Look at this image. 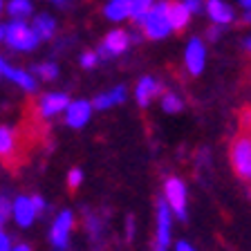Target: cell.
Here are the masks:
<instances>
[{"label": "cell", "mask_w": 251, "mask_h": 251, "mask_svg": "<svg viewBox=\"0 0 251 251\" xmlns=\"http://www.w3.org/2000/svg\"><path fill=\"white\" fill-rule=\"evenodd\" d=\"M5 78H9V81H14L18 88H23L25 92H36V78L31 76L29 72H25V70H14L7 65L5 68Z\"/></svg>", "instance_id": "obj_16"}, {"label": "cell", "mask_w": 251, "mask_h": 251, "mask_svg": "<svg viewBox=\"0 0 251 251\" xmlns=\"http://www.w3.org/2000/svg\"><path fill=\"white\" fill-rule=\"evenodd\" d=\"M162 83H157L152 76H144L137 83V88H135V99H137V103L141 105V108H146L148 103L152 101V97H157V94H162Z\"/></svg>", "instance_id": "obj_12"}, {"label": "cell", "mask_w": 251, "mask_h": 251, "mask_svg": "<svg viewBox=\"0 0 251 251\" xmlns=\"http://www.w3.org/2000/svg\"><path fill=\"white\" fill-rule=\"evenodd\" d=\"M184 5H186V9L191 11V14H200L202 11V0H184Z\"/></svg>", "instance_id": "obj_28"}, {"label": "cell", "mask_w": 251, "mask_h": 251, "mask_svg": "<svg viewBox=\"0 0 251 251\" xmlns=\"http://www.w3.org/2000/svg\"><path fill=\"white\" fill-rule=\"evenodd\" d=\"M126 229H128V235H132V231H135V222H132V218H128V225H126Z\"/></svg>", "instance_id": "obj_34"}, {"label": "cell", "mask_w": 251, "mask_h": 251, "mask_svg": "<svg viewBox=\"0 0 251 251\" xmlns=\"http://www.w3.org/2000/svg\"><path fill=\"white\" fill-rule=\"evenodd\" d=\"M81 182H83V173H81V168H72L70 171V175H68V184H70V188H78L81 186Z\"/></svg>", "instance_id": "obj_27"}, {"label": "cell", "mask_w": 251, "mask_h": 251, "mask_svg": "<svg viewBox=\"0 0 251 251\" xmlns=\"http://www.w3.org/2000/svg\"><path fill=\"white\" fill-rule=\"evenodd\" d=\"M68 105H70V97L65 92H50L41 99L38 110H41V117H54L58 112H63Z\"/></svg>", "instance_id": "obj_11"}, {"label": "cell", "mask_w": 251, "mask_h": 251, "mask_svg": "<svg viewBox=\"0 0 251 251\" xmlns=\"http://www.w3.org/2000/svg\"><path fill=\"white\" fill-rule=\"evenodd\" d=\"M78 63H81V68L92 70V68H97V63H99V54L97 52H83L81 58H78Z\"/></svg>", "instance_id": "obj_26"}, {"label": "cell", "mask_w": 251, "mask_h": 251, "mask_svg": "<svg viewBox=\"0 0 251 251\" xmlns=\"http://www.w3.org/2000/svg\"><path fill=\"white\" fill-rule=\"evenodd\" d=\"M105 18H110V21H124V18H128L130 16V0H110L108 5H105L103 9Z\"/></svg>", "instance_id": "obj_18"}, {"label": "cell", "mask_w": 251, "mask_h": 251, "mask_svg": "<svg viewBox=\"0 0 251 251\" xmlns=\"http://www.w3.org/2000/svg\"><path fill=\"white\" fill-rule=\"evenodd\" d=\"M31 72L36 74V76H41L43 81H54V78L58 76V65L52 61H45V63H38V65H34L31 68Z\"/></svg>", "instance_id": "obj_22"}, {"label": "cell", "mask_w": 251, "mask_h": 251, "mask_svg": "<svg viewBox=\"0 0 251 251\" xmlns=\"http://www.w3.org/2000/svg\"><path fill=\"white\" fill-rule=\"evenodd\" d=\"M11 213H14V220L18 226H29L36 218V209H34L31 198H25V195L16 198L14 204H11Z\"/></svg>", "instance_id": "obj_10"}, {"label": "cell", "mask_w": 251, "mask_h": 251, "mask_svg": "<svg viewBox=\"0 0 251 251\" xmlns=\"http://www.w3.org/2000/svg\"><path fill=\"white\" fill-rule=\"evenodd\" d=\"M166 204L171 206V213H175L179 220H186V186L182 179L171 177L164 186Z\"/></svg>", "instance_id": "obj_4"}, {"label": "cell", "mask_w": 251, "mask_h": 251, "mask_svg": "<svg viewBox=\"0 0 251 251\" xmlns=\"http://www.w3.org/2000/svg\"><path fill=\"white\" fill-rule=\"evenodd\" d=\"M206 14H209V18L213 23H218V25H229L231 21H233V9H231L226 2H222V0H209L206 2Z\"/></svg>", "instance_id": "obj_13"}, {"label": "cell", "mask_w": 251, "mask_h": 251, "mask_svg": "<svg viewBox=\"0 0 251 251\" xmlns=\"http://www.w3.org/2000/svg\"><path fill=\"white\" fill-rule=\"evenodd\" d=\"M31 202H34L36 213H45V211H47V204H45V200H43L41 195H34V198H31Z\"/></svg>", "instance_id": "obj_29"}, {"label": "cell", "mask_w": 251, "mask_h": 251, "mask_svg": "<svg viewBox=\"0 0 251 251\" xmlns=\"http://www.w3.org/2000/svg\"><path fill=\"white\" fill-rule=\"evenodd\" d=\"M124 101H126V88L124 85H117V88L99 94V97L92 101V108L94 110H108V108H112V105L124 103Z\"/></svg>", "instance_id": "obj_14"}, {"label": "cell", "mask_w": 251, "mask_h": 251, "mask_svg": "<svg viewBox=\"0 0 251 251\" xmlns=\"http://www.w3.org/2000/svg\"><path fill=\"white\" fill-rule=\"evenodd\" d=\"M242 45H245L247 52H251V36H249V38H245V43H242Z\"/></svg>", "instance_id": "obj_36"}, {"label": "cell", "mask_w": 251, "mask_h": 251, "mask_svg": "<svg viewBox=\"0 0 251 251\" xmlns=\"http://www.w3.org/2000/svg\"><path fill=\"white\" fill-rule=\"evenodd\" d=\"M231 164H233V171L242 179L251 182V137L249 135H242L233 141V146H231Z\"/></svg>", "instance_id": "obj_3"}, {"label": "cell", "mask_w": 251, "mask_h": 251, "mask_svg": "<svg viewBox=\"0 0 251 251\" xmlns=\"http://www.w3.org/2000/svg\"><path fill=\"white\" fill-rule=\"evenodd\" d=\"M5 43L16 52H31L41 41H38L36 31L27 27L25 21H16L14 18L9 25H5Z\"/></svg>", "instance_id": "obj_2"}, {"label": "cell", "mask_w": 251, "mask_h": 251, "mask_svg": "<svg viewBox=\"0 0 251 251\" xmlns=\"http://www.w3.org/2000/svg\"><path fill=\"white\" fill-rule=\"evenodd\" d=\"M5 68H7V61L0 56V76H5Z\"/></svg>", "instance_id": "obj_35"}, {"label": "cell", "mask_w": 251, "mask_h": 251, "mask_svg": "<svg viewBox=\"0 0 251 251\" xmlns=\"http://www.w3.org/2000/svg\"><path fill=\"white\" fill-rule=\"evenodd\" d=\"M31 11H34L31 0H9V5H7V14L16 21H25L27 16H31Z\"/></svg>", "instance_id": "obj_19"}, {"label": "cell", "mask_w": 251, "mask_h": 251, "mask_svg": "<svg viewBox=\"0 0 251 251\" xmlns=\"http://www.w3.org/2000/svg\"><path fill=\"white\" fill-rule=\"evenodd\" d=\"M72 226H74L72 211H61L58 218L54 220L52 231H50V240H52V245L58 247V249H65L68 242H70V231H72Z\"/></svg>", "instance_id": "obj_7"}, {"label": "cell", "mask_w": 251, "mask_h": 251, "mask_svg": "<svg viewBox=\"0 0 251 251\" xmlns=\"http://www.w3.org/2000/svg\"><path fill=\"white\" fill-rule=\"evenodd\" d=\"M101 229H103V220L88 213V233L92 240H99L101 238Z\"/></svg>", "instance_id": "obj_24"}, {"label": "cell", "mask_w": 251, "mask_h": 251, "mask_svg": "<svg viewBox=\"0 0 251 251\" xmlns=\"http://www.w3.org/2000/svg\"><path fill=\"white\" fill-rule=\"evenodd\" d=\"M11 204H14V202H9V198H7V195H0V229H2V225L9 220Z\"/></svg>", "instance_id": "obj_25"}, {"label": "cell", "mask_w": 251, "mask_h": 251, "mask_svg": "<svg viewBox=\"0 0 251 251\" xmlns=\"http://www.w3.org/2000/svg\"><path fill=\"white\" fill-rule=\"evenodd\" d=\"M0 11H2V0H0Z\"/></svg>", "instance_id": "obj_41"}, {"label": "cell", "mask_w": 251, "mask_h": 251, "mask_svg": "<svg viewBox=\"0 0 251 251\" xmlns=\"http://www.w3.org/2000/svg\"><path fill=\"white\" fill-rule=\"evenodd\" d=\"M54 2H56V5H63V2H68V0H54Z\"/></svg>", "instance_id": "obj_40"}, {"label": "cell", "mask_w": 251, "mask_h": 251, "mask_svg": "<svg viewBox=\"0 0 251 251\" xmlns=\"http://www.w3.org/2000/svg\"><path fill=\"white\" fill-rule=\"evenodd\" d=\"M0 251H11V240L7 233H2V229H0Z\"/></svg>", "instance_id": "obj_30"}, {"label": "cell", "mask_w": 251, "mask_h": 251, "mask_svg": "<svg viewBox=\"0 0 251 251\" xmlns=\"http://www.w3.org/2000/svg\"><path fill=\"white\" fill-rule=\"evenodd\" d=\"M175 251H195V249L188 245V242L182 240V242H177V245H175Z\"/></svg>", "instance_id": "obj_32"}, {"label": "cell", "mask_w": 251, "mask_h": 251, "mask_svg": "<svg viewBox=\"0 0 251 251\" xmlns=\"http://www.w3.org/2000/svg\"><path fill=\"white\" fill-rule=\"evenodd\" d=\"M5 38V25H0V41Z\"/></svg>", "instance_id": "obj_39"}, {"label": "cell", "mask_w": 251, "mask_h": 251, "mask_svg": "<svg viewBox=\"0 0 251 251\" xmlns=\"http://www.w3.org/2000/svg\"><path fill=\"white\" fill-rule=\"evenodd\" d=\"M220 31H222V25H218V23H213V27H211L209 31H206V36H209L211 41H215V38L220 36Z\"/></svg>", "instance_id": "obj_31"}, {"label": "cell", "mask_w": 251, "mask_h": 251, "mask_svg": "<svg viewBox=\"0 0 251 251\" xmlns=\"http://www.w3.org/2000/svg\"><path fill=\"white\" fill-rule=\"evenodd\" d=\"M128 45H130V36H128L124 29L110 31L108 36L103 38V43L99 45V50H97L99 61H108V58H112V56H119V54H124L126 50H128Z\"/></svg>", "instance_id": "obj_5"}, {"label": "cell", "mask_w": 251, "mask_h": 251, "mask_svg": "<svg viewBox=\"0 0 251 251\" xmlns=\"http://www.w3.org/2000/svg\"><path fill=\"white\" fill-rule=\"evenodd\" d=\"M186 68L191 74H200L204 70V61H206V50L200 38H191L186 45V54H184Z\"/></svg>", "instance_id": "obj_9"}, {"label": "cell", "mask_w": 251, "mask_h": 251, "mask_svg": "<svg viewBox=\"0 0 251 251\" xmlns=\"http://www.w3.org/2000/svg\"><path fill=\"white\" fill-rule=\"evenodd\" d=\"M14 148H16L14 130H11L9 126H0V157H2V159H9Z\"/></svg>", "instance_id": "obj_21"}, {"label": "cell", "mask_w": 251, "mask_h": 251, "mask_svg": "<svg viewBox=\"0 0 251 251\" xmlns=\"http://www.w3.org/2000/svg\"><path fill=\"white\" fill-rule=\"evenodd\" d=\"M31 29L36 31L38 41H50V38H54V34H56V21H54L50 14H38L36 18H34V27Z\"/></svg>", "instance_id": "obj_15"}, {"label": "cell", "mask_w": 251, "mask_h": 251, "mask_svg": "<svg viewBox=\"0 0 251 251\" xmlns=\"http://www.w3.org/2000/svg\"><path fill=\"white\" fill-rule=\"evenodd\" d=\"M162 108H164V112H171V115H175V112H182L184 101L179 99L177 94L168 92V94H164V97H162Z\"/></svg>", "instance_id": "obj_23"}, {"label": "cell", "mask_w": 251, "mask_h": 251, "mask_svg": "<svg viewBox=\"0 0 251 251\" xmlns=\"http://www.w3.org/2000/svg\"><path fill=\"white\" fill-rule=\"evenodd\" d=\"M152 0H130V18L135 21V25H144V21H146L148 11L152 9Z\"/></svg>", "instance_id": "obj_20"}, {"label": "cell", "mask_w": 251, "mask_h": 251, "mask_svg": "<svg viewBox=\"0 0 251 251\" xmlns=\"http://www.w3.org/2000/svg\"><path fill=\"white\" fill-rule=\"evenodd\" d=\"M171 206L166 202L157 204V238H155V247L152 251H168V245H171Z\"/></svg>", "instance_id": "obj_6"}, {"label": "cell", "mask_w": 251, "mask_h": 251, "mask_svg": "<svg viewBox=\"0 0 251 251\" xmlns=\"http://www.w3.org/2000/svg\"><path fill=\"white\" fill-rule=\"evenodd\" d=\"M188 18H191V11L186 9L184 2H175V5H168V21H171L173 29L182 31L188 25Z\"/></svg>", "instance_id": "obj_17"}, {"label": "cell", "mask_w": 251, "mask_h": 251, "mask_svg": "<svg viewBox=\"0 0 251 251\" xmlns=\"http://www.w3.org/2000/svg\"><path fill=\"white\" fill-rule=\"evenodd\" d=\"M245 23H251V7L247 9V14H245Z\"/></svg>", "instance_id": "obj_38"}, {"label": "cell", "mask_w": 251, "mask_h": 251, "mask_svg": "<svg viewBox=\"0 0 251 251\" xmlns=\"http://www.w3.org/2000/svg\"><path fill=\"white\" fill-rule=\"evenodd\" d=\"M68 112H65V121H68L70 128H83L85 124H88L90 115H92V103L90 101H83V99H78V101H70Z\"/></svg>", "instance_id": "obj_8"}, {"label": "cell", "mask_w": 251, "mask_h": 251, "mask_svg": "<svg viewBox=\"0 0 251 251\" xmlns=\"http://www.w3.org/2000/svg\"><path fill=\"white\" fill-rule=\"evenodd\" d=\"M240 5L245 7V9H249V7H251V0H240Z\"/></svg>", "instance_id": "obj_37"}, {"label": "cell", "mask_w": 251, "mask_h": 251, "mask_svg": "<svg viewBox=\"0 0 251 251\" xmlns=\"http://www.w3.org/2000/svg\"><path fill=\"white\" fill-rule=\"evenodd\" d=\"M168 5L171 2H166V0H159L157 5H152V9L148 11L146 21L141 25L144 34L148 38H152V41H162V38H166L173 31V25L168 21Z\"/></svg>", "instance_id": "obj_1"}, {"label": "cell", "mask_w": 251, "mask_h": 251, "mask_svg": "<svg viewBox=\"0 0 251 251\" xmlns=\"http://www.w3.org/2000/svg\"><path fill=\"white\" fill-rule=\"evenodd\" d=\"M11 251H31V247H29V245H25V242H21V245H16Z\"/></svg>", "instance_id": "obj_33"}]
</instances>
